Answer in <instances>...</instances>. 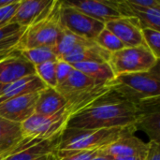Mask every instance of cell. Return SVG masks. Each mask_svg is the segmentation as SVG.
Listing matches in <instances>:
<instances>
[{"instance_id":"obj_33","label":"cell","mask_w":160,"mask_h":160,"mask_svg":"<svg viewBox=\"0 0 160 160\" xmlns=\"http://www.w3.org/2000/svg\"><path fill=\"white\" fill-rule=\"evenodd\" d=\"M145 160H160V143L152 141L148 142Z\"/></svg>"},{"instance_id":"obj_32","label":"cell","mask_w":160,"mask_h":160,"mask_svg":"<svg viewBox=\"0 0 160 160\" xmlns=\"http://www.w3.org/2000/svg\"><path fill=\"white\" fill-rule=\"evenodd\" d=\"M17 43L18 42H9L0 45V61L19 52L17 49Z\"/></svg>"},{"instance_id":"obj_17","label":"cell","mask_w":160,"mask_h":160,"mask_svg":"<svg viewBox=\"0 0 160 160\" xmlns=\"http://www.w3.org/2000/svg\"><path fill=\"white\" fill-rule=\"evenodd\" d=\"M148 143L134 135L125 136L111 145L100 150L101 153L112 158L146 156Z\"/></svg>"},{"instance_id":"obj_5","label":"cell","mask_w":160,"mask_h":160,"mask_svg":"<svg viewBox=\"0 0 160 160\" xmlns=\"http://www.w3.org/2000/svg\"><path fill=\"white\" fill-rule=\"evenodd\" d=\"M60 3L56 0L48 15L25 28L17 43L19 51L55 45L64 30L59 19Z\"/></svg>"},{"instance_id":"obj_40","label":"cell","mask_w":160,"mask_h":160,"mask_svg":"<svg viewBox=\"0 0 160 160\" xmlns=\"http://www.w3.org/2000/svg\"><path fill=\"white\" fill-rule=\"evenodd\" d=\"M2 86H3V85H2V84H0V91H1V88H2Z\"/></svg>"},{"instance_id":"obj_1","label":"cell","mask_w":160,"mask_h":160,"mask_svg":"<svg viewBox=\"0 0 160 160\" xmlns=\"http://www.w3.org/2000/svg\"><path fill=\"white\" fill-rule=\"evenodd\" d=\"M138 106L110 92L73 114L66 128L97 129L135 126ZM136 127V126H135Z\"/></svg>"},{"instance_id":"obj_39","label":"cell","mask_w":160,"mask_h":160,"mask_svg":"<svg viewBox=\"0 0 160 160\" xmlns=\"http://www.w3.org/2000/svg\"><path fill=\"white\" fill-rule=\"evenodd\" d=\"M0 160H4V158L2 156H0Z\"/></svg>"},{"instance_id":"obj_25","label":"cell","mask_w":160,"mask_h":160,"mask_svg":"<svg viewBox=\"0 0 160 160\" xmlns=\"http://www.w3.org/2000/svg\"><path fill=\"white\" fill-rule=\"evenodd\" d=\"M56 61L45 62L35 67L36 75L44 82V84L47 87L55 88V89L57 87L56 72H55Z\"/></svg>"},{"instance_id":"obj_10","label":"cell","mask_w":160,"mask_h":160,"mask_svg":"<svg viewBox=\"0 0 160 160\" xmlns=\"http://www.w3.org/2000/svg\"><path fill=\"white\" fill-rule=\"evenodd\" d=\"M38 93L24 95L1 102L0 117L14 123L22 124L35 114V107Z\"/></svg>"},{"instance_id":"obj_3","label":"cell","mask_w":160,"mask_h":160,"mask_svg":"<svg viewBox=\"0 0 160 160\" xmlns=\"http://www.w3.org/2000/svg\"><path fill=\"white\" fill-rule=\"evenodd\" d=\"M108 86L112 92L136 105L147 99L160 98V79L158 66L150 71L115 76L108 83Z\"/></svg>"},{"instance_id":"obj_30","label":"cell","mask_w":160,"mask_h":160,"mask_svg":"<svg viewBox=\"0 0 160 160\" xmlns=\"http://www.w3.org/2000/svg\"><path fill=\"white\" fill-rule=\"evenodd\" d=\"M72 70H73V67L70 64H68L61 59H57L56 67H55L57 86L60 85L61 83H63L68 79V77L69 76V74Z\"/></svg>"},{"instance_id":"obj_37","label":"cell","mask_w":160,"mask_h":160,"mask_svg":"<svg viewBox=\"0 0 160 160\" xmlns=\"http://www.w3.org/2000/svg\"><path fill=\"white\" fill-rule=\"evenodd\" d=\"M15 0H0V8H4L6 6H8L10 5L11 3H13Z\"/></svg>"},{"instance_id":"obj_24","label":"cell","mask_w":160,"mask_h":160,"mask_svg":"<svg viewBox=\"0 0 160 160\" xmlns=\"http://www.w3.org/2000/svg\"><path fill=\"white\" fill-rule=\"evenodd\" d=\"M21 54L34 67L45 62L57 60V56L53 52V48L49 46L22 50L21 51Z\"/></svg>"},{"instance_id":"obj_26","label":"cell","mask_w":160,"mask_h":160,"mask_svg":"<svg viewBox=\"0 0 160 160\" xmlns=\"http://www.w3.org/2000/svg\"><path fill=\"white\" fill-rule=\"evenodd\" d=\"M95 42L103 50L107 51L110 53L115 52L125 48L124 44L108 29L104 27V29L98 34L96 38Z\"/></svg>"},{"instance_id":"obj_12","label":"cell","mask_w":160,"mask_h":160,"mask_svg":"<svg viewBox=\"0 0 160 160\" xmlns=\"http://www.w3.org/2000/svg\"><path fill=\"white\" fill-rule=\"evenodd\" d=\"M56 0H20L10 23L27 28L50 13Z\"/></svg>"},{"instance_id":"obj_35","label":"cell","mask_w":160,"mask_h":160,"mask_svg":"<svg viewBox=\"0 0 160 160\" xmlns=\"http://www.w3.org/2000/svg\"><path fill=\"white\" fill-rule=\"evenodd\" d=\"M146 156H132V157H120V158H112V160H145Z\"/></svg>"},{"instance_id":"obj_34","label":"cell","mask_w":160,"mask_h":160,"mask_svg":"<svg viewBox=\"0 0 160 160\" xmlns=\"http://www.w3.org/2000/svg\"><path fill=\"white\" fill-rule=\"evenodd\" d=\"M133 5L146 8H160L159 0H129Z\"/></svg>"},{"instance_id":"obj_29","label":"cell","mask_w":160,"mask_h":160,"mask_svg":"<svg viewBox=\"0 0 160 160\" xmlns=\"http://www.w3.org/2000/svg\"><path fill=\"white\" fill-rule=\"evenodd\" d=\"M25 28L16 23H9L0 27V45L9 42H18Z\"/></svg>"},{"instance_id":"obj_28","label":"cell","mask_w":160,"mask_h":160,"mask_svg":"<svg viewBox=\"0 0 160 160\" xmlns=\"http://www.w3.org/2000/svg\"><path fill=\"white\" fill-rule=\"evenodd\" d=\"M142 35L144 45L158 58H160V31L152 28H142Z\"/></svg>"},{"instance_id":"obj_36","label":"cell","mask_w":160,"mask_h":160,"mask_svg":"<svg viewBox=\"0 0 160 160\" xmlns=\"http://www.w3.org/2000/svg\"><path fill=\"white\" fill-rule=\"evenodd\" d=\"M91 160H112L111 158V157L110 156H108V155H105V154H103V153H101L100 152V150H99V152H98V154L93 158V159Z\"/></svg>"},{"instance_id":"obj_16","label":"cell","mask_w":160,"mask_h":160,"mask_svg":"<svg viewBox=\"0 0 160 160\" xmlns=\"http://www.w3.org/2000/svg\"><path fill=\"white\" fill-rule=\"evenodd\" d=\"M46 87L44 82L36 74L25 76L2 86L0 91V103L13 98L38 93Z\"/></svg>"},{"instance_id":"obj_8","label":"cell","mask_w":160,"mask_h":160,"mask_svg":"<svg viewBox=\"0 0 160 160\" xmlns=\"http://www.w3.org/2000/svg\"><path fill=\"white\" fill-rule=\"evenodd\" d=\"M59 19L63 29L89 41H95L105 27L103 22L66 5L63 1L60 3Z\"/></svg>"},{"instance_id":"obj_6","label":"cell","mask_w":160,"mask_h":160,"mask_svg":"<svg viewBox=\"0 0 160 160\" xmlns=\"http://www.w3.org/2000/svg\"><path fill=\"white\" fill-rule=\"evenodd\" d=\"M73 114L71 109L67 106L52 115L33 114L21 124L22 141L40 142L61 136Z\"/></svg>"},{"instance_id":"obj_18","label":"cell","mask_w":160,"mask_h":160,"mask_svg":"<svg viewBox=\"0 0 160 160\" xmlns=\"http://www.w3.org/2000/svg\"><path fill=\"white\" fill-rule=\"evenodd\" d=\"M61 136L45 140L39 143L13 152L4 158V160H40L46 156L54 154L59 146Z\"/></svg>"},{"instance_id":"obj_4","label":"cell","mask_w":160,"mask_h":160,"mask_svg":"<svg viewBox=\"0 0 160 160\" xmlns=\"http://www.w3.org/2000/svg\"><path fill=\"white\" fill-rule=\"evenodd\" d=\"M67 100V107L75 113L111 92L107 83L98 82L73 68L68 79L56 87Z\"/></svg>"},{"instance_id":"obj_20","label":"cell","mask_w":160,"mask_h":160,"mask_svg":"<svg viewBox=\"0 0 160 160\" xmlns=\"http://www.w3.org/2000/svg\"><path fill=\"white\" fill-rule=\"evenodd\" d=\"M21 124L0 117V156L10 154L22 141Z\"/></svg>"},{"instance_id":"obj_38","label":"cell","mask_w":160,"mask_h":160,"mask_svg":"<svg viewBox=\"0 0 160 160\" xmlns=\"http://www.w3.org/2000/svg\"><path fill=\"white\" fill-rule=\"evenodd\" d=\"M40 160H54V154H51L49 156H46Z\"/></svg>"},{"instance_id":"obj_2","label":"cell","mask_w":160,"mask_h":160,"mask_svg":"<svg viewBox=\"0 0 160 160\" xmlns=\"http://www.w3.org/2000/svg\"><path fill=\"white\" fill-rule=\"evenodd\" d=\"M136 131L135 126L97 129L66 128L57 150H101Z\"/></svg>"},{"instance_id":"obj_7","label":"cell","mask_w":160,"mask_h":160,"mask_svg":"<svg viewBox=\"0 0 160 160\" xmlns=\"http://www.w3.org/2000/svg\"><path fill=\"white\" fill-rule=\"evenodd\" d=\"M158 59L143 44L124 48L111 53L109 64L115 76L128 73L150 71L158 65Z\"/></svg>"},{"instance_id":"obj_15","label":"cell","mask_w":160,"mask_h":160,"mask_svg":"<svg viewBox=\"0 0 160 160\" xmlns=\"http://www.w3.org/2000/svg\"><path fill=\"white\" fill-rule=\"evenodd\" d=\"M117 8L122 16L135 18L142 28L160 31V8H146L133 5L129 0L116 1Z\"/></svg>"},{"instance_id":"obj_27","label":"cell","mask_w":160,"mask_h":160,"mask_svg":"<svg viewBox=\"0 0 160 160\" xmlns=\"http://www.w3.org/2000/svg\"><path fill=\"white\" fill-rule=\"evenodd\" d=\"M99 150H57L54 160H91Z\"/></svg>"},{"instance_id":"obj_11","label":"cell","mask_w":160,"mask_h":160,"mask_svg":"<svg viewBox=\"0 0 160 160\" xmlns=\"http://www.w3.org/2000/svg\"><path fill=\"white\" fill-rule=\"evenodd\" d=\"M66 5L70 6L83 14L103 22L116 20L122 17L116 5V1L101 0H81V1H63Z\"/></svg>"},{"instance_id":"obj_14","label":"cell","mask_w":160,"mask_h":160,"mask_svg":"<svg viewBox=\"0 0 160 160\" xmlns=\"http://www.w3.org/2000/svg\"><path fill=\"white\" fill-rule=\"evenodd\" d=\"M34 74H36L35 67L21 54V51L0 61V84L2 85Z\"/></svg>"},{"instance_id":"obj_19","label":"cell","mask_w":160,"mask_h":160,"mask_svg":"<svg viewBox=\"0 0 160 160\" xmlns=\"http://www.w3.org/2000/svg\"><path fill=\"white\" fill-rule=\"evenodd\" d=\"M66 106L67 100L55 88L46 87L38 93L35 113L39 115H52Z\"/></svg>"},{"instance_id":"obj_23","label":"cell","mask_w":160,"mask_h":160,"mask_svg":"<svg viewBox=\"0 0 160 160\" xmlns=\"http://www.w3.org/2000/svg\"><path fill=\"white\" fill-rule=\"evenodd\" d=\"M73 68L83 73L89 78L102 83H109L114 78L115 75L111 68L110 64L107 63H76L71 65Z\"/></svg>"},{"instance_id":"obj_31","label":"cell","mask_w":160,"mask_h":160,"mask_svg":"<svg viewBox=\"0 0 160 160\" xmlns=\"http://www.w3.org/2000/svg\"><path fill=\"white\" fill-rule=\"evenodd\" d=\"M19 3L20 0H15L10 5L0 8V27L6 26L10 23V21L15 14Z\"/></svg>"},{"instance_id":"obj_22","label":"cell","mask_w":160,"mask_h":160,"mask_svg":"<svg viewBox=\"0 0 160 160\" xmlns=\"http://www.w3.org/2000/svg\"><path fill=\"white\" fill-rule=\"evenodd\" d=\"M95 41H89L82 38H80L64 29L57 42L55 43V45L52 46V48L55 55L57 56V59H59L62 56L90 46Z\"/></svg>"},{"instance_id":"obj_21","label":"cell","mask_w":160,"mask_h":160,"mask_svg":"<svg viewBox=\"0 0 160 160\" xmlns=\"http://www.w3.org/2000/svg\"><path fill=\"white\" fill-rule=\"evenodd\" d=\"M110 56V52L103 50L96 42H94L90 46L62 56L59 59L70 65L76 63H109Z\"/></svg>"},{"instance_id":"obj_9","label":"cell","mask_w":160,"mask_h":160,"mask_svg":"<svg viewBox=\"0 0 160 160\" xmlns=\"http://www.w3.org/2000/svg\"><path fill=\"white\" fill-rule=\"evenodd\" d=\"M139 114L136 121L137 130H142L150 141L160 143V100L151 98L137 104Z\"/></svg>"},{"instance_id":"obj_13","label":"cell","mask_w":160,"mask_h":160,"mask_svg":"<svg viewBox=\"0 0 160 160\" xmlns=\"http://www.w3.org/2000/svg\"><path fill=\"white\" fill-rule=\"evenodd\" d=\"M105 28L111 31L125 46V48L143 45L142 27L139 22L132 17L122 16L105 23Z\"/></svg>"}]
</instances>
